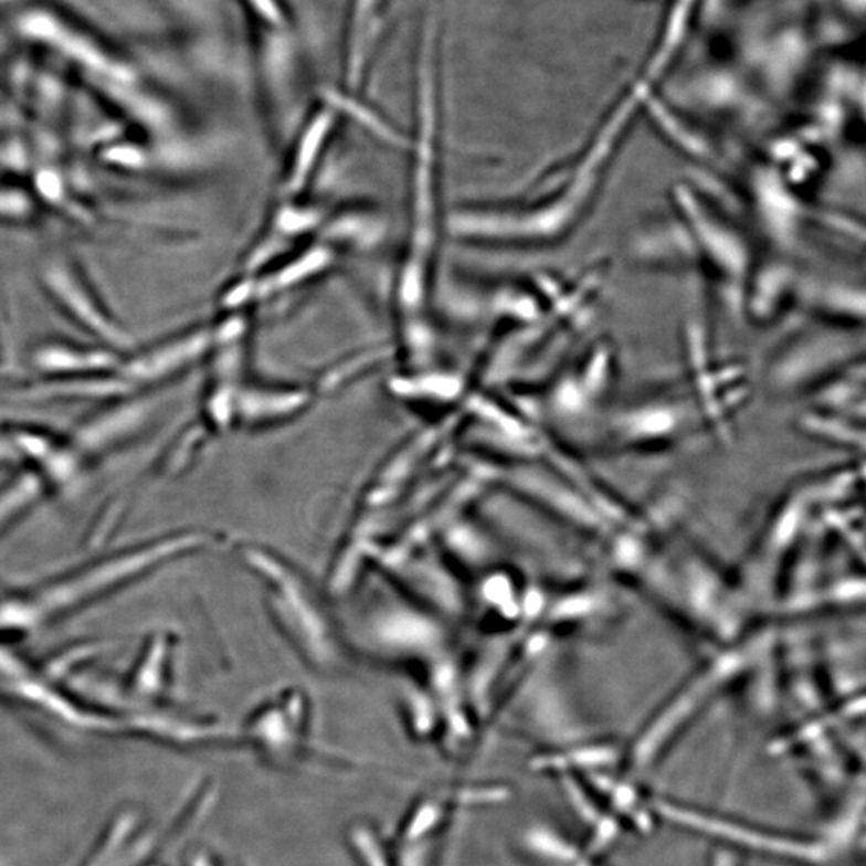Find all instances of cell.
I'll return each mask as SVG.
<instances>
[{
    "label": "cell",
    "instance_id": "3",
    "mask_svg": "<svg viewBox=\"0 0 866 866\" xmlns=\"http://www.w3.org/2000/svg\"><path fill=\"white\" fill-rule=\"evenodd\" d=\"M744 666V656L730 652L703 667L637 735L624 756L630 769L638 772L655 765L711 698L738 679Z\"/></svg>",
    "mask_w": 866,
    "mask_h": 866
},
{
    "label": "cell",
    "instance_id": "9",
    "mask_svg": "<svg viewBox=\"0 0 866 866\" xmlns=\"http://www.w3.org/2000/svg\"><path fill=\"white\" fill-rule=\"evenodd\" d=\"M339 117L336 109L323 101L317 113L305 123L287 166L286 180H284L286 197H297L307 188L321 161L325 148L328 147Z\"/></svg>",
    "mask_w": 866,
    "mask_h": 866
},
{
    "label": "cell",
    "instance_id": "11",
    "mask_svg": "<svg viewBox=\"0 0 866 866\" xmlns=\"http://www.w3.org/2000/svg\"><path fill=\"white\" fill-rule=\"evenodd\" d=\"M521 851L535 866H603L584 846L549 826H531L521 834Z\"/></svg>",
    "mask_w": 866,
    "mask_h": 866
},
{
    "label": "cell",
    "instance_id": "6",
    "mask_svg": "<svg viewBox=\"0 0 866 866\" xmlns=\"http://www.w3.org/2000/svg\"><path fill=\"white\" fill-rule=\"evenodd\" d=\"M282 700L278 705L262 706L261 711L255 712L247 727V741L273 764L289 765L304 761L307 752L305 711L300 698L289 697V712L287 698Z\"/></svg>",
    "mask_w": 866,
    "mask_h": 866
},
{
    "label": "cell",
    "instance_id": "12",
    "mask_svg": "<svg viewBox=\"0 0 866 866\" xmlns=\"http://www.w3.org/2000/svg\"><path fill=\"white\" fill-rule=\"evenodd\" d=\"M314 393L305 389H251L237 400L243 419L254 424H270L299 414L308 406Z\"/></svg>",
    "mask_w": 866,
    "mask_h": 866
},
{
    "label": "cell",
    "instance_id": "1",
    "mask_svg": "<svg viewBox=\"0 0 866 866\" xmlns=\"http://www.w3.org/2000/svg\"><path fill=\"white\" fill-rule=\"evenodd\" d=\"M440 81V65L431 60L416 63L410 243L397 279V305L406 311L424 310L431 300L433 254L439 232Z\"/></svg>",
    "mask_w": 866,
    "mask_h": 866
},
{
    "label": "cell",
    "instance_id": "2",
    "mask_svg": "<svg viewBox=\"0 0 866 866\" xmlns=\"http://www.w3.org/2000/svg\"><path fill=\"white\" fill-rule=\"evenodd\" d=\"M650 804L659 822L669 823L684 832L715 841L719 847L732 851L735 854L748 852V854L805 866H825L836 857L822 837L814 839V837L769 832L751 823L694 807L684 802L665 800V798H652Z\"/></svg>",
    "mask_w": 866,
    "mask_h": 866
},
{
    "label": "cell",
    "instance_id": "8",
    "mask_svg": "<svg viewBox=\"0 0 866 866\" xmlns=\"http://www.w3.org/2000/svg\"><path fill=\"white\" fill-rule=\"evenodd\" d=\"M580 779L624 830H634L641 834L653 833L658 819L653 814L650 798H645L635 784L613 775L610 770L585 773Z\"/></svg>",
    "mask_w": 866,
    "mask_h": 866
},
{
    "label": "cell",
    "instance_id": "13",
    "mask_svg": "<svg viewBox=\"0 0 866 866\" xmlns=\"http://www.w3.org/2000/svg\"><path fill=\"white\" fill-rule=\"evenodd\" d=\"M464 382L457 374L448 372H425L408 376L393 382V390L401 397L413 399L450 400L463 393Z\"/></svg>",
    "mask_w": 866,
    "mask_h": 866
},
{
    "label": "cell",
    "instance_id": "10",
    "mask_svg": "<svg viewBox=\"0 0 866 866\" xmlns=\"http://www.w3.org/2000/svg\"><path fill=\"white\" fill-rule=\"evenodd\" d=\"M624 761L623 752L610 741H581L542 751L531 758V770L557 777H583L585 773L610 770Z\"/></svg>",
    "mask_w": 866,
    "mask_h": 866
},
{
    "label": "cell",
    "instance_id": "4",
    "mask_svg": "<svg viewBox=\"0 0 866 866\" xmlns=\"http://www.w3.org/2000/svg\"><path fill=\"white\" fill-rule=\"evenodd\" d=\"M507 786L460 788V790L435 791L416 802L403 825L397 841L393 866H429L433 844L450 825L451 816L463 805L498 804L509 800Z\"/></svg>",
    "mask_w": 866,
    "mask_h": 866
},
{
    "label": "cell",
    "instance_id": "7",
    "mask_svg": "<svg viewBox=\"0 0 866 866\" xmlns=\"http://www.w3.org/2000/svg\"><path fill=\"white\" fill-rule=\"evenodd\" d=\"M334 262V252L329 246L310 247L304 254L297 255L287 264L278 265L272 272L261 276H246L243 283L236 284L229 293L230 305L241 307L246 302L267 300L286 291L294 289L317 278L319 273L326 272Z\"/></svg>",
    "mask_w": 866,
    "mask_h": 866
},
{
    "label": "cell",
    "instance_id": "14",
    "mask_svg": "<svg viewBox=\"0 0 866 866\" xmlns=\"http://www.w3.org/2000/svg\"><path fill=\"white\" fill-rule=\"evenodd\" d=\"M709 866H741L740 857L732 851L722 849L717 847L711 857V865Z\"/></svg>",
    "mask_w": 866,
    "mask_h": 866
},
{
    "label": "cell",
    "instance_id": "5",
    "mask_svg": "<svg viewBox=\"0 0 866 866\" xmlns=\"http://www.w3.org/2000/svg\"><path fill=\"white\" fill-rule=\"evenodd\" d=\"M389 30L387 0H351L344 35V80L349 94L358 95L368 83Z\"/></svg>",
    "mask_w": 866,
    "mask_h": 866
}]
</instances>
